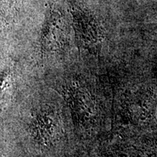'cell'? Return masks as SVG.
Returning <instances> with one entry per match:
<instances>
[{
  "label": "cell",
  "mask_w": 157,
  "mask_h": 157,
  "mask_svg": "<svg viewBox=\"0 0 157 157\" xmlns=\"http://www.w3.org/2000/svg\"><path fill=\"white\" fill-rule=\"evenodd\" d=\"M70 7L78 47L95 51L103 39L101 24L95 15L83 6L72 2Z\"/></svg>",
  "instance_id": "6da1fadb"
}]
</instances>
